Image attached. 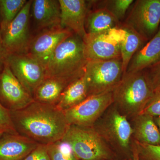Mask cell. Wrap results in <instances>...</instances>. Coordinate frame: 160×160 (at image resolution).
<instances>
[{
  "instance_id": "ac0fdd59",
  "label": "cell",
  "mask_w": 160,
  "mask_h": 160,
  "mask_svg": "<svg viewBox=\"0 0 160 160\" xmlns=\"http://www.w3.org/2000/svg\"><path fill=\"white\" fill-rule=\"evenodd\" d=\"M132 120L133 140L141 144L160 146V132L153 116L140 114Z\"/></svg>"
},
{
  "instance_id": "cb8c5ba5",
  "label": "cell",
  "mask_w": 160,
  "mask_h": 160,
  "mask_svg": "<svg viewBox=\"0 0 160 160\" xmlns=\"http://www.w3.org/2000/svg\"><path fill=\"white\" fill-rule=\"evenodd\" d=\"M46 146L50 160H78L73 154L70 147L62 141Z\"/></svg>"
},
{
  "instance_id": "1f68e13d",
  "label": "cell",
  "mask_w": 160,
  "mask_h": 160,
  "mask_svg": "<svg viewBox=\"0 0 160 160\" xmlns=\"http://www.w3.org/2000/svg\"><path fill=\"white\" fill-rule=\"evenodd\" d=\"M132 157L131 160H139L138 154L137 147L133 140H132Z\"/></svg>"
},
{
  "instance_id": "6da1fadb",
  "label": "cell",
  "mask_w": 160,
  "mask_h": 160,
  "mask_svg": "<svg viewBox=\"0 0 160 160\" xmlns=\"http://www.w3.org/2000/svg\"><path fill=\"white\" fill-rule=\"evenodd\" d=\"M10 114L18 134L42 145L61 141L69 126L64 111L56 105L34 101Z\"/></svg>"
},
{
  "instance_id": "d4e9b609",
  "label": "cell",
  "mask_w": 160,
  "mask_h": 160,
  "mask_svg": "<svg viewBox=\"0 0 160 160\" xmlns=\"http://www.w3.org/2000/svg\"><path fill=\"white\" fill-rule=\"evenodd\" d=\"M133 0H110L102 1V8L109 10L117 19L120 22L125 17L126 12L132 4Z\"/></svg>"
},
{
  "instance_id": "3957f363",
  "label": "cell",
  "mask_w": 160,
  "mask_h": 160,
  "mask_svg": "<svg viewBox=\"0 0 160 160\" xmlns=\"http://www.w3.org/2000/svg\"><path fill=\"white\" fill-rule=\"evenodd\" d=\"M87 62L83 40L73 33L55 49L45 67L46 78H78Z\"/></svg>"
},
{
  "instance_id": "e575fe53",
  "label": "cell",
  "mask_w": 160,
  "mask_h": 160,
  "mask_svg": "<svg viewBox=\"0 0 160 160\" xmlns=\"http://www.w3.org/2000/svg\"><path fill=\"white\" fill-rule=\"evenodd\" d=\"M2 133H1V132H0V137H1V136H2Z\"/></svg>"
},
{
  "instance_id": "e0dca14e",
  "label": "cell",
  "mask_w": 160,
  "mask_h": 160,
  "mask_svg": "<svg viewBox=\"0 0 160 160\" xmlns=\"http://www.w3.org/2000/svg\"><path fill=\"white\" fill-rule=\"evenodd\" d=\"M160 59V26L154 36L136 52L129 63L126 72L142 71Z\"/></svg>"
},
{
  "instance_id": "603a6c76",
  "label": "cell",
  "mask_w": 160,
  "mask_h": 160,
  "mask_svg": "<svg viewBox=\"0 0 160 160\" xmlns=\"http://www.w3.org/2000/svg\"><path fill=\"white\" fill-rule=\"evenodd\" d=\"M27 0H0V28H7L27 2Z\"/></svg>"
},
{
  "instance_id": "9c48e42d",
  "label": "cell",
  "mask_w": 160,
  "mask_h": 160,
  "mask_svg": "<svg viewBox=\"0 0 160 160\" xmlns=\"http://www.w3.org/2000/svg\"><path fill=\"white\" fill-rule=\"evenodd\" d=\"M32 1H27L6 29L2 32L6 54H26L32 39L30 33V10Z\"/></svg>"
},
{
  "instance_id": "8fae6325",
  "label": "cell",
  "mask_w": 160,
  "mask_h": 160,
  "mask_svg": "<svg viewBox=\"0 0 160 160\" xmlns=\"http://www.w3.org/2000/svg\"><path fill=\"white\" fill-rule=\"evenodd\" d=\"M34 101L33 98L16 78L9 66L0 65V103L9 111L23 109Z\"/></svg>"
},
{
  "instance_id": "52a82bcc",
  "label": "cell",
  "mask_w": 160,
  "mask_h": 160,
  "mask_svg": "<svg viewBox=\"0 0 160 160\" xmlns=\"http://www.w3.org/2000/svg\"><path fill=\"white\" fill-rule=\"evenodd\" d=\"M133 29L147 42L160 26V0H138L121 24Z\"/></svg>"
},
{
  "instance_id": "4fadbf2b",
  "label": "cell",
  "mask_w": 160,
  "mask_h": 160,
  "mask_svg": "<svg viewBox=\"0 0 160 160\" xmlns=\"http://www.w3.org/2000/svg\"><path fill=\"white\" fill-rule=\"evenodd\" d=\"M87 61H108L121 58L120 43L111 31L98 34L87 33L83 40Z\"/></svg>"
},
{
  "instance_id": "4316f807",
  "label": "cell",
  "mask_w": 160,
  "mask_h": 160,
  "mask_svg": "<svg viewBox=\"0 0 160 160\" xmlns=\"http://www.w3.org/2000/svg\"><path fill=\"white\" fill-rule=\"evenodd\" d=\"M0 132L10 134L18 133L15 129L10 114V111L0 103Z\"/></svg>"
},
{
  "instance_id": "2e32d148",
  "label": "cell",
  "mask_w": 160,
  "mask_h": 160,
  "mask_svg": "<svg viewBox=\"0 0 160 160\" xmlns=\"http://www.w3.org/2000/svg\"><path fill=\"white\" fill-rule=\"evenodd\" d=\"M39 144L16 133H5L0 137V160H23Z\"/></svg>"
},
{
  "instance_id": "5b68a950",
  "label": "cell",
  "mask_w": 160,
  "mask_h": 160,
  "mask_svg": "<svg viewBox=\"0 0 160 160\" xmlns=\"http://www.w3.org/2000/svg\"><path fill=\"white\" fill-rule=\"evenodd\" d=\"M61 141L70 147L78 160L120 159L93 127L69 125Z\"/></svg>"
},
{
  "instance_id": "9a60e30c",
  "label": "cell",
  "mask_w": 160,
  "mask_h": 160,
  "mask_svg": "<svg viewBox=\"0 0 160 160\" xmlns=\"http://www.w3.org/2000/svg\"><path fill=\"white\" fill-rule=\"evenodd\" d=\"M61 6L59 0H33L30 18L36 31L39 32L60 26Z\"/></svg>"
},
{
  "instance_id": "ba28073f",
  "label": "cell",
  "mask_w": 160,
  "mask_h": 160,
  "mask_svg": "<svg viewBox=\"0 0 160 160\" xmlns=\"http://www.w3.org/2000/svg\"><path fill=\"white\" fill-rule=\"evenodd\" d=\"M113 103L112 92L90 96L77 106L64 111L69 125L93 127Z\"/></svg>"
},
{
  "instance_id": "8992f818",
  "label": "cell",
  "mask_w": 160,
  "mask_h": 160,
  "mask_svg": "<svg viewBox=\"0 0 160 160\" xmlns=\"http://www.w3.org/2000/svg\"><path fill=\"white\" fill-rule=\"evenodd\" d=\"M123 74L122 59L87 62L84 76L88 96L113 91Z\"/></svg>"
},
{
  "instance_id": "44dd1931",
  "label": "cell",
  "mask_w": 160,
  "mask_h": 160,
  "mask_svg": "<svg viewBox=\"0 0 160 160\" xmlns=\"http://www.w3.org/2000/svg\"><path fill=\"white\" fill-rule=\"evenodd\" d=\"M119 23L109 10L101 7L88 12L86 23V32L89 34L106 33L118 28Z\"/></svg>"
},
{
  "instance_id": "4dcf8cb0",
  "label": "cell",
  "mask_w": 160,
  "mask_h": 160,
  "mask_svg": "<svg viewBox=\"0 0 160 160\" xmlns=\"http://www.w3.org/2000/svg\"><path fill=\"white\" fill-rule=\"evenodd\" d=\"M7 54L4 45H3L2 38V32H1V28H0V65L3 63L6 58Z\"/></svg>"
},
{
  "instance_id": "d6a6232c",
  "label": "cell",
  "mask_w": 160,
  "mask_h": 160,
  "mask_svg": "<svg viewBox=\"0 0 160 160\" xmlns=\"http://www.w3.org/2000/svg\"><path fill=\"white\" fill-rule=\"evenodd\" d=\"M153 119L160 132V116L153 117Z\"/></svg>"
},
{
  "instance_id": "7a4b0ae2",
  "label": "cell",
  "mask_w": 160,
  "mask_h": 160,
  "mask_svg": "<svg viewBox=\"0 0 160 160\" xmlns=\"http://www.w3.org/2000/svg\"><path fill=\"white\" fill-rule=\"evenodd\" d=\"M154 93L144 70L126 72L112 91V104L122 114L132 119L142 112Z\"/></svg>"
},
{
  "instance_id": "ffe728a7",
  "label": "cell",
  "mask_w": 160,
  "mask_h": 160,
  "mask_svg": "<svg viewBox=\"0 0 160 160\" xmlns=\"http://www.w3.org/2000/svg\"><path fill=\"white\" fill-rule=\"evenodd\" d=\"M119 27L122 30V39L120 40L119 43L124 74L136 52L148 42L131 28L122 25H120Z\"/></svg>"
},
{
  "instance_id": "277c9868",
  "label": "cell",
  "mask_w": 160,
  "mask_h": 160,
  "mask_svg": "<svg viewBox=\"0 0 160 160\" xmlns=\"http://www.w3.org/2000/svg\"><path fill=\"white\" fill-rule=\"evenodd\" d=\"M128 118L111 105L93 126L120 159L132 157V127Z\"/></svg>"
},
{
  "instance_id": "d6986e66",
  "label": "cell",
  "mask_w": 160,
  "mask_h": 160,
  "mask_svg": "<svg viewBox=\"0 0 160 160\" xmlns=\"http://www.w3.org/2000/svg\"><path fill=\"white\" fill-rule=\"evenodd\" d=\"M77 79L46 78L35 91L33 100L41 103L56 105L65 89Z\"/></svg>"
},
{
  "instance_id": "83f0119b",
  "label": "cell",
  "mask_w": 160,
  "mask_h": 160,
  "mask_svg": "<svg viewBox=\"0 0 160 160\" xmlns=\"http://www.w3.org/2000/svg\"><path fill=\"white\" fill-rule=\"evenodd\" d=\"M154 92L160 90V59L156 63L144 69Z\"/></svg>"
},
{
  "instance_id": "5bb4252c",
  "label": "cell",
  "mask_w": 160,
  "mask_h": 160,
  "mask_svg": "<svg viewBox=\"0 0 160 160\" xmlns=\"http://www.w3.org/2000/svg\"><path fill=\"white\" fill-rule=\"evenodd\" d=\"M61 6L60 26L72 32L83 40L87 35L86 23L89 5L85 0H59Z\"/></svg>"
},
{
  "instance_id": "836d02e7",
  "label": "cell",
  "mask_w": 160,
  "mask_h": 160,
  "mask_svg": "<svg viewBox=\"0 0 160 160\" xmlns=\"http://www.w3.org/2000/svg\"><path fill=\"white\" fill-rule=\"evenodd\" d=\"M113 160H131V159H118Z\"/></svg>"
},
{
  "instance_id": "484cf974",
  "label": "cell",
  "mask_w": 160,
  "mask_h": 160,
  "mask_svg": "<svg viewBox=\"0 0 160 160\" xmlns=\"http://www.w3.org/2000/svg\"><path fill=\"white\" fill-rule=\"evenodd\" d=\"M139 160H160V146H152L135 142Z\"/></svg>"
},
{
  "instance_id": "f1b7e54d",
  "label": "cell",
  "mask_w": 160,
  "mask_h": 160,
  "mask_svg": "<svg viewBox=\"0 0 160 160\" xmlns=\"http://www.w3.org/2000/svg\"><path fill=\"white\" fill-rule=\"evenodd\" d=\"M140 114H149L153 117L160 116V90L154 92Z\"/></svg>"
},
{
  "instance_id": "f546056e",
  "label": "cell",
  "mask_w": 160,
  "mask_h": 160,
  "mask_svg": "<svg viewBox=\"0 0 160 160\" xmlns=\"http://www.w3.org/2000/svg\"><path fill=\"white\" fill-rule=\"evenodd\" d=\"M23 160H50L47 152V146L39 144Z\"/></svg>"
},
{
  "instance_id": "7c38bea8",
  "label": "cell",
  "mask_w": 160,
  "mask_h": 160,
  "mask_svg": "<svg viewBox=\"0 0 160 160\" xmlns=\"http://www.w3.org/2000/svg\"><path fill=\"white\" fill-rule=\"evenodd\" d=\"M73 32L61 26L40 32L32 38L27 53L45 68L58 45Z\"/></svg>"
},
{
  "instance_id": "30bf717a",
  "label": "cell",
  "mask_w": 160,
  "mask_h": 160,
  "mask_svg": "<svg viewBox=\"0 0 160 160\" xmlns=\"http://www.w3.org/2000/svg\"><path fill=\"white\" fill-rule=\"evenodd\" d=\"M4 61L33 98L35 91L46 78L42 65L27 53L7 55Z\"/></svg>"
},
{
  "instance_id": "7402d4cb",
  "label": "cell",
  "mask_w": 160,
  "mask_h": 160,
  "mask_svg": "<svg viewBox=\"0 0 160 160\" xmlns=\"http://www.w3.org/2000/svg\"><path fill=\"white\" fill-rule=\"evenodd\" d=\"M88 97L87 83L83 74L69 84L61 95L56 106L59 109L65 111L77 106Z\"/></svg>"
}]
</instances>
